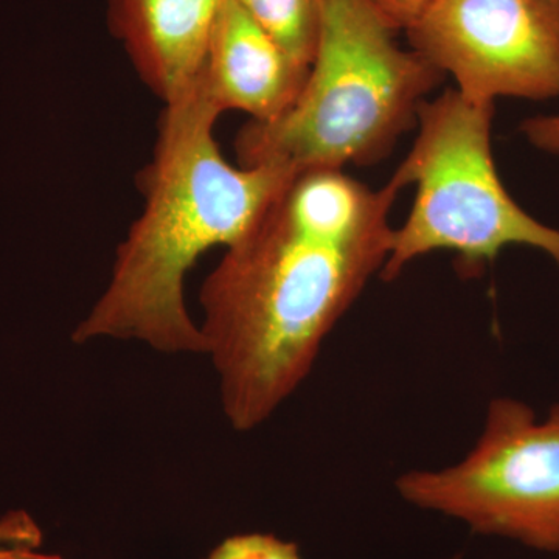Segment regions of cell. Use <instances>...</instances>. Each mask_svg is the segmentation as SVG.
<instances>
[{"label":"cell","instance_id":"1","mask_svg":"<svg viewBox=\"0 0 559 559\" xmlns=\"http://www.w3.org/2000/svg\"><path fill=\"white\" fill-rule=\"evenodd\" d=\"M389 180L373 190L342 170L299 173L227 246L201 289V334L230 425L266 421L312 369L323 341L392 249Z\"/></svg>","mask_w":559,"mask_h":559},{"label":"cell","instance_id":"2","mask_svg":"<svg viewBox=\"0 0 559 559\" xmlns=\"http://www.w3.org/2000/svg\"><path fill=\"white\" fill-rule=\"evenodd\" d=\"M219 116L202 70L165 105L153 157L139 176L142 213L73 341L110 337L162 353H205L183 301L186 275L209 249L234 245L299 175L280 165H231L215 139Z\"/></svg>","mask_w":559,"mask_h":559},{"label":"cell","instance_id":"3","mask_svg":"<svg viewBox=\"0 0 559 559\" xmlns=\"http://www.w3.org/2000/svg\"><path fill=\"white\" fill-rule=\"evenodd\" d=\"M395 33L371 0H325L305 86L278 119L238 132L242 167L344 171L388 156L443 79L418 51L400 47Z\"/></svg>","mask_w":559,"mask_h":559},{"label":"cell","instance_id":"4","mask_svg":"<svg viewBox=\"0 0 559 559\" xmlns=\"http://www.w3.org/2000/svg\"><path fill=\"white\" fill-rule=\"evenodd\" d=\"M495 103L457 90L425 102L418 135L392 180L414 183L415 202L393 234L382 280L399 278L421 255L450 250L471 275L509 246L543 250L559 267V230L530 216L503 187L491 151Z\"/></svg>","mask_w":559,"mask_h":559},{"label":"cell","instance_id":"5","mask_svg":"<svg viewBox=\"0 0 559 559\" xmlns=\"http://www.w3.org/2000/svg\"><path fill=\"white\" fill-rule=\"evenodd\" d=\"M401 498L473 532L559 554V404L547 418L514 399L489 403L484 430L457 465L409 471Z\"/></svg>","mask_w":559,"mask_h":559},{"label":"cell","instance_id":"6","mask_svg":"<svg viewBox=\"0 0 559 559\" xmlns=\"http://www.w3.org/2000/svg\"><path fill=\"white\" fill-rule=\"evenodd\" d=\"M406 33L473 100L559 98V0H436Z\"/></svg>","mask_w":559,"mask_h":559},{"label":"cell","instance_id":"7","mask_svg":"<svg viewBox=\"0 0 559 559\" xmlns=\"http://www.w3.org/2000/svg\"><path fill=\"white\" fill-rule=\"evenodd\" d=\"M308 72L261 31L237 0H224L202 66L221 114L241 110L259 123L278 119L299 97Z\"/></svg>","mask_w":559,"mask_h":559},{"label":"cell","instance_id":"8","mask_svg":"<svg viewBox=\"0 0 559 559\" xmlns=\"http://www.w3.org/2000/svg\"><path fill=\"white\" fill-rule=\"evenodd\" d=\"M224 0H108L110 32L164 105L193 86Z\"/></svg>","mask_w":559,"mask_h":559},{"label":"cell","instance_id":"9","mask_svg":"<svg viewBox=\"0 0 559 559\" xmlns=\"http://www.w3.org/2000/svg\"><path fill=\"white\" fill-rule=\"evenodd\" d=\"M253 22L301 68L310 69L322 32L325 0H237Z\"/></svg>","mask_w":559,"mask_h":559},{"label":"cell","instance_id":"10","mask_svg":"<svg viewBox=\"0 0 559 559\" xmlns=\"http://www.w3.org/2000/svg\"><path fill=\"white\" fill-rule=\"evenodd\" d=\"M207 559H304L297 544L274 535L249 533L230 536L212 550Z\"/></svg>","mask_w":559,"mask_h":559},{"label":"cell","instance_id":"11","mask_svg":"<svg viewBox=\"0 0 559 559\" xmlns=\"http://www.w3.org/2000/svg\"><path fill=\"white\" fill-rule=\"evenodd\" d=\"M43 533L25 511H11L0 520V550L38 549Z\"/></svg>","mask_w":559,"mask_h":559},{"label":"cell","instance_id":"12","mask_svg":"<svg viewBox=\"0 0 559 559\" xmlns=\"http://www.w3.org/2000/svg\"><path fill=\"white\" fill-rule=\"evenodd\" d=\"M433 2L436 0H371L395 32H406Z\"/></svg>","mask_w":559,"mask_h":559},{"label":"cell","instance_id":"13","mask_svg":"<svg viewBox=\"0 0 559 559\" xmlns=\"http://www.w3.org/2000/svg\"><path fill=\"white\" fill-rule=\"evenodd\" d=\"M521 130L535 148L559 154V114L558 116H540L525 120Z\"/></svg>","mask_w":559,"mask_h":559},{"label":"cell","instance_id":"14","mask_svg":"<svg viewBox=\"0 0 559 559\" xmlns=\"http://www.w3.org/2000/svg\"><path fill=\"white\" fill-rule=\"evenodd\" d=\"M0 559H64L57 555L39 554L35 549L0 550Z\"/></svg>","mask_w":559,"mask_h":559},{"label":"cell","instance_id":"15","mask_svg":"<svg viewBox=\"0 0 559 559\" xmlns=\"http://www.w3.org/2000/svg\"><path fill=\"white\" fill-rule=\"evenodd\" d=\"M447 559H463V557H462V555L457 554V555H454V557L447 558Z\"/></svg>","mask_w":559,"mask_h":559}]
</instances>
